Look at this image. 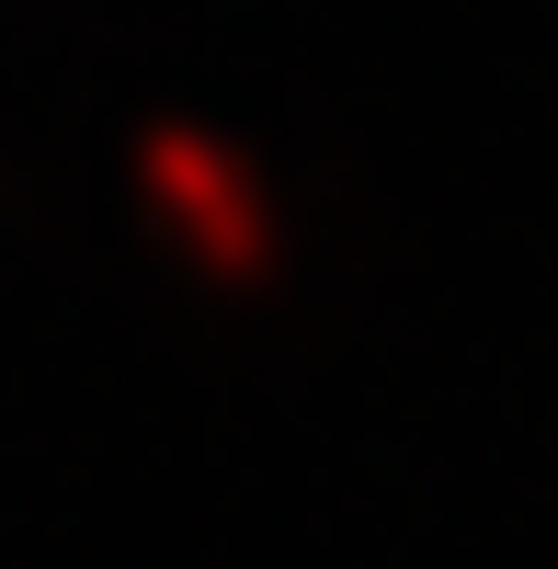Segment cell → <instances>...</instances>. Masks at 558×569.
<instances>
[]
</instances>
